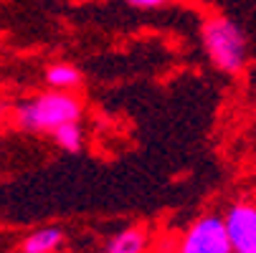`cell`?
I'll return each mask as SVG.
<instances>
[{
  "label": "cell",
  "instance_id": "6da1fadb",
  "mask_svg": "<svg viewBox=\"0 0 256 253\" xmlns=\"http://www.w3.org/2000/svg\"><path fill=\"white\" fill-rule=\"evenodd\" d=\"M82 117V101L71 91H44L33 99L18 104L16 119L28 132H56L68 122H79Z\"/></svg>",
  "mask_w": 256,
  "mask_h": 253
},
{
  "label": "cell",
  "instance_id": "7a4b0ae2",
  "mask_svg": "<svg viewBox=\"0 0 256 253\" xmlns=\"http://www.w3.org/2000/svg\"><path fill=\"white\" fill-rule=\"evenodd\" d=\"M200 35H203V48L216 68L226 71V74H238L246 66L248 58L246 35L234 20H228L226 15H210L206 18Z\"/></svg>",
  "mask_w": 256,
  "mask_h": 253
},
{
  "label": "cell",
  "instance_id": "3957f363",
  "mask_svg": "<svg viewBox=\"0 0 256 253\" xmlns=\"http://www.w3.org/2000/svg\"><path fill=\"white\" fill-rule=\"evenodd\" d=\"M178 253H234L221 215H200L186 231Z\"/></svg>",
  "mask_w": 256,
  "mask_h": 253
},
{
  "label": "cell",
  "instance_id": "277c9868",
  "mask_svg": "<svg viewBox=\"0 0 256 253\" xmlns=\"http://www.w3.org/2000/svg\"><path fill=\"white\" fill-rule=\"evenodd\" d=\"M224 223L234 253H256V200L241 198L228 205Z\"/></svg>",
  "mask_w": 256,
  "mask_h": 253
},
{
  "label": "cell",
  "instance_id": "5b68a950",
  "mask_svg": "<svg viewBox=\"0 0 256 253\" xmlns=\"http://www.w3.org/2000/svg\"><path fill=\"white\" fill-rule=\"evenodd\" d=\"M61 243H64L61 228H41V231H33L20 243V251L23 253H54L61 248Z\"/></svg>",
  "mask_w": 256,
  "mask_h": 253
},
{
  "label": "cell",
  "instance_id": "8992f818",
  "mask_svg": "<svg viewBox=\"0 0 256 253\" xmlns=\"http://www.w3.org/2000/svg\"><path fill=\"white\" fill-rule=\"evenodd\" d=\"M46 84L58 91H71L82 84V71L71 63H54L46 68Z\"/></svg>",
  "mask_w": 256,
  "mask_h": 253
},
{
  "label": "cell",
  "instance_id": "52a82bcc",
  "mask_svg": "<svg viewBox=\"0 0 256 253\" xmlns=\"http://www.w3.org/2000/svg\"><path fill=\"white\" fill-rule=\"evenodd\" d=\"M148 248V236L142 228H124L109 243V253H144Z\"/></svg>",
  "mask_w": 256,
  "mask_h": 253
},
{
  "label": "cell",
  "instance_id": "ba28073f",
  "mask_svg": "<svg viewBox=\"0 0 256 253\" xmlns=\"http://www.w3.org/2000/svg\"><path fill=\"white\" fill-rule=\"evenodd\" d=\"M54 139H56V144H58L61 150L76 152V150H82L84 132H82L79 122H68V124H64V127H58V129L54 132Z\"/></svg>",
  "mask_w": 256,
  "mask_h": 253
},
{
  "label": "cell",
  "instance_id": "9c48e42d",
  "mask_svg": "<svg viewBox=\"0 0 256 253\" xmlns=\"http://www.w3.org/2000/svg\"><path fill=\"white\" fill-rule=\"evenodd\" d=\"M127 3L134 8H158V5L168 3V0H127Z\"/></svg>",
  "mask_w": 256,
  "mask_h": 253
},
{
  "label": "cell",
  "instance_id": "30bf717a",
  "mask_svg": "<svg viewBox=\"0 0 256 253\" xmlns=\"http://www.w3.org/2000/svg\"><path fill=\"white\" fill-rule=\"evenodd\" d=\"M106 253H109V251H106Z\"/></svg>",
  "mask_w": 256,
  "mask_h": 253
}]
</instances>
